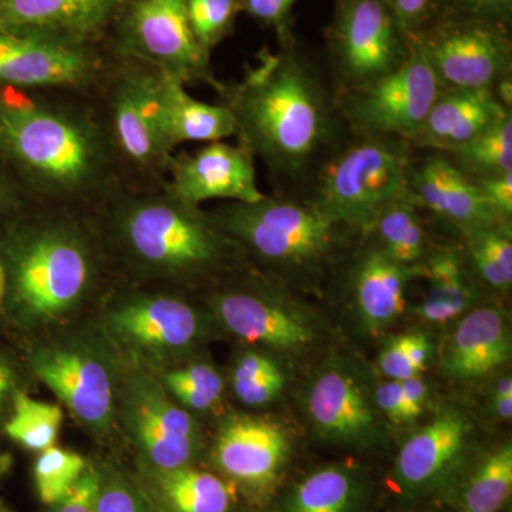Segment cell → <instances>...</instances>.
<instances>
[{"label":"cell","instance_id":"obj_34","mask_svg":"<svg viewBox=\"0 0 512 512\" xmlns=\"http://www.w3.org/2000/svg\"><path fill=\"white\" fill-rule=\"evenodd\" d=\"M512 491V447L498 448L481 461L463 494V512H498Z\"/></svg>","mask_w":512,"mask_h":512},{"label":"cell","instance_id":"obj_27","mask_svg":"<svg viewBox=\"0 0 512 512\" xmlns=\"http://www.w3.org/2000/svg\"><path fill=\"white\" fill-rule=\"evenodd\" d=\"M119 0H0V26L76 37L99 28Z\"/></svg>","mask_w":512,"mask_h":512},{"label":"cell","instance_id":"obj_12","mask_svg":"<svg viewBox=\"0 0 512 512\" xmlns=\"http://www.w3.org/2000/svg\"><path fill=\"white\" fill-rule=\"evenodd\" d=\"M207 309L218 328L252 345L299 352L316 339L312 316L259 279L228 282L210 292Z\"/></svg>","mask_w":512,"mask_h":512},{"label":"cell","instance_id":"obj_21","mask_svg":"<svg viewBox=\"0 0 512 512\" xmlns=\"http://www.w3.org/2000/svg\"><path fill=\"white\" fill-rule=\"evenodd\" d=\"M467 420L456 410L440 413L400 448L394 467L396 483L407 493H427L439 487L463 456Z\"/></svg>","mask_w":512,"mask_h":512},{"label":"cell","instance_id":"obj_32","mask_svg":"<svg viewBox=\"0 0 512 512\" xmlns=\"http://www.w3.org/2000/svg\"><path fill=\"white\" fill-rule=\"evenodd\" d=\"M359 487L350 471L328 467L306 477L293 490L286 512H355Z\"/></svg>","mask_w":512,"mask_h":512},{"label":"cell","instance_id":"obj_24","mask_svg":"<svg viewBox=\"0 0 512 512\" xmlns=\"http://www.w3.org/2000/svg\"><path fill=\"white\" fill-rule=\"evenodd\" d=\"M420 265H403L382 248L373 247L352 269V293L357 312L370 333L392 325L406 308V292Z\"/></svg>","mask_w":512,"mask_h":512},{"label":"cell","instance_id":"obj_14","mask_svg":"<svg viewBox=\"0 0 512 512\" xmlns=\"http://www.w3.org/2000/svg\"><path fill=\"white\" fill-rule=\"evenodd\" d=\"M107 127L117 160L138 173H167L174 151L161 126L160 73L153 67L114 77Z\"/></svg>","mask_w":512,"mask_h":512},{"label":"cell","instance_id":"obj_40","mask_svg":"<svg viewBox=\"0 0 512 512\" xmlns=\"http://www.w3.org/2000/svg\"><path fill=\"white\" fill-rule=\"evenodd\" d=\"M101 484V467L89 463L73 487L55 504L49 505V512H94Z\"/></svg>","mask_w":512,"mask_h":512},{"label":"cell","instance_id":"obj_15","mask_svg":"<svg viewBox=\"0 0 512 512\" xmlns=\"http://www.w3.org/2000/svg\"><path fill=\"white\" fill-rule=\"evenodd\" d=\"M96 79V63L76 37L0 26L2 86L84 90Z\"/></svg>","mask_w":512,"mask_h":512},{"label":"cell","instance_id":"obj_3","mask_svg":"<svg viewBox=\"0 0 512 512\" xmlns=\"http://www.w3.org/2000/svg\"><path fill=\"white\" fill-rule=\"evenodd\" d=\"M8 89L0 93V151L29 187L56 207L103 201L119 164L107 127L72 104Z\"/></svg>","mask_w":512,"mask_h":512},{"label":"cell","instance_id":"obj_36","mask_svg":"<svg viewBox=\"0 0 512 512\" xmlns=\"http://www.w3.org/2000/svg\"><path fill=\"white\" fill-rule=\"evenodd\" d=\"M433 346L423 333L394 336L380 352L377 365L390 380H406L420 376L429 363Z\"/></svg>","mask_w":512,"mask_h":512},{"label":"cell","instance_id":"obj_17","mask_svg":"<svg viewBox=\"0 0 512 512\" xmlns=\"http://www.w3.org/2000/svg\"><path fill=\"white\" fill-rule=\"evenodd\" d=\"M164 190L187 204L225 200L252 204L265 198L256 181L255 156L248 147L211 141L188 153L174 154Z\"/></svg>","mask_w":512,"mask_h":512},{"label":"cell","instance_id":"obj_9","mask_svg":"<svg viewBox=\"0 0 512 512\" xmlns=\"http://www.w3.org/2000/svg\"><path fill=\"white\" fill-rule=\"evenodd\" d=\"M117 430L143 470L195 466L204 447L197 417L175 402L153 373L130 362L120 384Z\"/></svg>","mask_w":512,"mask_h":512},{"label":"cell","instance_id":"obj_6","mask_svg":"<svg viewBox=\"0 0 512 512\" xmlns=\"http://www.w3.org/2000/svg\"><path fill=\"white\" fill-rule=\"evenodd\" d=\"M97 322L127 362L148 372L195 356L215 326L177 289L128 285L101 301Z\"/></svg>","mask_w":512,"mask_h":512},{"label":"cell","instance_id":"obj_20","mask_svg":"<svg viewBox=\"0 0 512 512\" xmlns=\"http://www.w3.org/2000/svg\"><path fill=\"white\" fill-rule=\"evenodd\" d=\"M409 190L420 208L463 234L503 221L485 204L476 181L447 154L430 151L419 161L413 157Z\"/></svg>","mask_w":512,"mask_h":512},{"label":"cell","instance_id":"obj_4","mask_svg":"<svg viewBox=\"0 0 512 512\" xmlns=\"http://www.w3.org/2000/svg\"><path fill=\"white\" fill-rule=\"evenodd\" d=\"M99 225L109 262L130 285L181 288L214 278L241 254L210 212L170 192L114 188Z\"/></svg>","mask_w":512,"mask_h":512},{"label":"cell","instance_id":"obj_51","mask_svg":"<svg viewBox=\"0 0 512 512\" xmlns=\"http://www.w3.org/2000/svg\"><path fill=\"white\" fill-rule=\"evenodd\" d=\"M0 470H2V464H0Z\"/></svg>","mask_w":512,"mask_h":512},{"label":"cell","instance_id":"obj_48","mask_svg":"<svg viewBox=\"0 0 512 512\" xmlns=\"http://www.w3.org/2000/svg\"><path fill=\"white\" fill-rule=\"evenodd\" d=\"M474 9H500L507 8L511 0H461Z\"/></svg>","mask_w":512,"mask_h":512},{"label":"cell","instance_id":"obj_39","mask_svg":"<svg viewBox=\"0 0 512 512\" xmlns=\"http://www.w3.org/2000/svg\"><path fill=\"white\" fill-rule=\"evenodd\" d=\"M282 373L281 367L265 353L256 350H245L239 353L231 370V387L235 397L239 399L242 394L256 384L265 382Z\"/></svg>","mask_w":512,"mask_h":512},{"label":"cell","instance_id":"obj_35","mask_svg":"<svg viewBox=\"0 0 512 512\" xmlns=\"http://www.w3.org/2000/svg\"><path fill=\"white\" fill-rule=\"evenodd\" d=\"M89 461L76 453L52 446L42 451L33 464V481L40 503L55 504L79 480Z\"/></svg>","mask_w":512,"mask_h":512},{"label":"cell","instance_id":"obj_7","mask_svg":"<svg viewBox=\"0 0 512 512\" xmlns=\"http://www.w3.org/2000/svg\"><path fill=\"white\" fill-rule=\"evenodd\" d=\"M212 220L262 265L279 274L308 275L328 264L343 227L309 200L268 197L252 204L229 202L210 211Z\"/></svg>","mask_w":512,"mask_h":512},{"label":"cell","instance_id":"obj_5","mask_svg":"<svg viewBox=\"0 0 512 512\" xmlns=\"http://www.w3.org/2000/svg\"><path fill=\"white\" fill-rule=\"evenodd\" d=\"M72 320L36 336L26 353L30 376L45 384L93 440L117 430V400L126 359L93 320Z\"/></svg>","mask_w":512,"mask_h":512},{"label":"cell","instance_id":"obj_47","mask_svg":"<svg viewBox=\"0 0 512 512\" xmlns=\"http://www.w3.org/2000/svg\"><path fill=\"white\" fill-rule=\"evenodd\" d=\"M494 413L500 419L511 420L512 417V394H501V396L491 397Z\"/></svg>","mask_w":512,"mask_h":512},{"label":"cell","instance_id":"obj_1","mask_svg":"<svg viewBox=\"0 0 512 512\" xmlns=\"http://www.w3.org/2000/svg\"><path fill=\"white\" fill-rule=\"evenodd\" d=\"M218 93L234 116L238 143L288 183L311 181L343 143L336 94L291 46L265 49L239 82L222 83Z\"/></svg>","mask_w":512,"mask_h":512},{"label":"cell","instance_id":"obj_2","mask_svg":"<svg viewBox=\"0 0 512 512\" xmlns=\"http://www.w3.org/2000/svg\"><path fill=\"white\" fill-rule=\"evenodd\" d=\"M3 308L33 338L82 318L109 264L99 224L52 205L10 229L0 245Z\"/></svg>","mask_w":512,"mask_h":512},{"label":"cell","instance_id":"obj_31","mask_svg":"<svg viewBox=\"0 0 512 512\" xmlns=\"http://www.w3.org/2000/svg\"><path fill=\"white\" fill-rule=\"evenodd\" d=\"M63 419L60 404L40 402L26 390H20L13 399L3 429L13 443L33 453H42L55 446Z\"/></svg>","mask_w":512,"mask_h":512},{"label":"cell","instance_id":"obj_43","mask_svg":"<svg viewBox=\"0 0 512 512\" xmlns=\"http://www.w3.org/2000/svg\"><path fill=\"white\" fill-rule=\"evenodd\" d=\"M399 20L404 32L416 35L426 22L431 8V0H383Z\"/></svg>","mask_w":512,"mask_h":512},{"label":"cell","instance_id":"obj_23","mask_svg":"<svg viewBox=\"0 0 512 512\" xmlns=\"http://www.w3.org/2000/svg\"><path fill=\"white\" fill-rule=\"evenodd\" d=\"M511 332L503 311L480 308L457 323L444 349L441 367L451 379H483L510 362Z\"/></svg>","mask_w":512,"mask_h":512},{"label":"cell","instance_id":"obj_44","mask_svg":"<svg viewBox=\"0 0 512 512\" xmlns=\"http://www.w3.org/2000/svg\"><path fill=\"white\" fill-rule=\"evenodd\" d=\"M22 376L12 356L0 349V419H6L16 394L25 390Z\"/></svg>","mask_w":512,"mask_h":512},{"label":"cell","instance_id":"obj_33","mask_svg":"<svg viewBox=\"0 0 512 512\" xmlns=\"http://www.w3.org/2000/svg\"><path fill=\"white\" fill-rule=\"evenodd\" d=\"M473 180L512 171V114L447 154Z\"/></svg>","mask_w":512,"mask_h":512},{"label":"cell","instance_id":"obj_13","mask_svg":"<svg viewBox=\"0 0 512 512\" xmlns=\"http://www.w3.org/2000/svg\"><path fill=\"white\" fill-rule=\"evenodd\" d=\"M413 39L443 90L495 92L500 83L511 79L510 40L487 20H451L429 35Z\"/></svg>","mask_w":512,"mask_h":512},{"label":"cell","instance_id":"obj_8","mask_svg":"<svg viewBox=\"0 0 512 512\" xmlns=\"http://www.w3.org/2000/svg\"><path fill=\"white\" fill-rule=\"evenodd\" d=\"M413 157L412 144L402 138L353 136L319 165L308 200L343 227L367 235L377 215L410 192Z\"/></svg>","mask_w":512,"mask_h":512},{"label":"cell","instance_id":"obj_25","mask_svg":"<svg viewBox=\"0 0 512 512\" xmlns=\"http://www.w3.org/2000/svg\"><path fill=\"white\" fill-rule=\"evenodd\" d=\"M137 480L151 512H229L232 484L195 466L175 470H143Z\"/></svg>","mask_w":512,"mask_h":512},{"label":"cell","instance_id":"obj_45","mask_svg":"<svg viewBox=\"0 0 512 512\" xmlns=\"http://www.w3.org/2000/svg\"><path fill=\"white\" fill-rule=\"evenodd\" d=\"M295 2L296 0H242V8L261 22L282 28Z\"/></svg>","mask_w":512,"mask_h":512},{"label":"cell","instance_id":"obj_38","mask_svg":"<svg viewBox=\"0 0 512 512\" xmlns=\"http://www.w3.org/2000/svg\"><path fill=\"white\" fill-rule=\"evenodd\" d=\"M94 512H151V507L137 477L103 466Z\"/></svg>","mask_w":512,"mask_h":512},{"label":"cell","instance_id":"obj_46","mask_svg":"<svg viewBox=\"0 0 512 512\" xmlns=\"http://www.w3.org/2000/svg\"><path fill=\"white\" fill-rule=\"evenodd\" d=\"M18 205V197L16 192L10 185L8 178L3 174L0 168V215L5 214L6 211L13 210Z\"/></svg>","mask_w":512,"mask_h":512},{"label":"cell","instance_id":"obj_22","mask_svg":"<svg viewBox=\"0 0 512 512\" xmlns=\"http://www.w3.org/2000/svg\"><path fill=\"white\" fill-rule=\"evenodd\" d=\"M510 113L493 90H443L410 144L448 154Z\"/></svg>","mask_w":512,"mask_h":512},{"label":"cell","instance_id":"obj_30","mask_svg":"<svg viewBox=\"0 0 512 512\" xmlns=\"http://www.w3.org/2000/svg\"><path fill=\"white\" fill-rule=\"evenodd\" d=\"M161 386L187 412L208 413L221 403L225 383L217 367L192 356L154 370Z\"/></svg>","mask_w":512,"mask_h":512},{"label":"cell","instance_id":"obj_10","mask_svg":"<svg viewBox=\"0 0 512 512\" xmlns=\"http://www.w3.org/2000/svg\"><path fill=\"white\" fill-rule=\"evenodd\" d=\"M396 70L375 82L336 93L340 116L349 133L412 141L443 87L419 43Z\"/></svg>","mask_w":512,"mask_h":512},{"label":"cell","instance_id":"obj_26","mask_svg":"<svg viewBox=\"0 0 512 512\" xmlns=\"http://www.w3.org/2000/svg\"><path fill=\"white\" fill-rule=\"evenodd\" d=\"M160 73V114L165 140L171 150L185 143H211L235 136L234 116L225 104L194 99L185 84Z\"/></svg>","mask_w":512,"mask_h":512},{"label":"cell","instance_id":"obj_16","mask_svg":"<svg viewBox=\"0 0 512 512\" xmlns=\"http://www.w3.org/2000/svg\"><path fill=\"white\" fill-rule=\"evenodd\" d=\"M127 47L158 72L184 84L205 83L220 90L210 55L192 32L187 0H137L128 16Z\"/></svg>","mask_w":512,"mask_h":512},{"label":"cell","instance_id":"obj_18","mask_svg":"<svg viewBox=\"0 0 512 512\" xmlns=\"http://www.w3.org/2000/svg\"><path fill=\"white\" fill-rule=\"evenodd\" d=\"M289 454L288 436L278 424L232 414L218 426L212 461L229 483L252 495L271 490Z\"/></svg>","mask_w":512,"mask_h":512},{"label":"cell","instance_id":"obj_37","mask_svg":"<svg viewBox=\"0 0 512 512\" xmlns=\"http://www.w3.org/2000/svg\"><path fill=\"white\" fill-rule=\"evenodd\" d=\"M238 9L237 0H187L192 32L208 55L231 29Z\"/></svg>","mask_w":512,"mask_h":512},{"label":"cell","instance_id":"obj_11","mask_svg":"<svg viewBox=\"0 0 512 512\" xmlns=\"http://www.w3.org/2000/svg\"><path fill=\"white\" fill-rule=\"evenodd\" d=\"M412 39L383 0H340L330 29L339 92L375 82L409 56Z\"/></svg>","mask_w":512,"mask_h":512},{"label":"cell","instance_id":"obj_41","mask_svg":"<svg viewBox=\"0 0 512 512\" xmlns=\"http://www.w3.org/2000/svg\"><path fill=\"white\" fill-rule=\"evenodd\" d=\"M375 403L377 409L394 423H412L420 417L407 400L402 380H389L380 384L376 390Z\"/></svg>","mask_w":512,"mask_h":512},{"label":"cell","instance_id":"obj_50","mask_svg":"<svg viewBox=\"0 0 512 512\" xmlns=\"http://www.w3.org/2000/svg\"><path fill=\"white\" fill-rule=\"evenodd\" d=\"M0 512H12L5 504L2 503V500H0Z\"/></svg>","mask_w":512,"mask_h":512},{"label":"cell","instance_id":"obj_42","mask_svg":"<svg viewBox=\"0 0 512 512\" xmlns=\"http://www.w3.org/2000/svg\"><path fill=\"white\" fill-rule=\"evenodd\" d=\"M478 190L483 195L495 217L503 221H510L512 215V171L494 177L478 178Z\"/></svg>","mask_w":512,"mask_h":512},{"label":"cell","instance_id":"obj_29","mask_svg":"<svg viewBox=\"0 0 512 512\" xmlns=\"http://www.w3.org/2000/svg\"><path fill=\"white\" fill-rule=\"evenodd\" d=\"M419 208L412 192H407L377 215L369 232L379 238L377 247L403 265H420L427 255V235Z\"/></svg>","mask_w":512,"mask_h":512},{"label":"cell","instance_id":"obj_19","mask_svg":"<svg viewBox=\"0 0 512 512\" xmlns=\"http://www.w3.org/2000/svg\"><path fill=\"white\" fill-rule=\"evenodd\" d=\"M313 429L323 440L346 446H370L380 436L375 409L359 377L348 366L323 367L306 394Z\"/></svg>","mask_w":512,"mask_h":512},{"label":"cell","instance_id":"obj_28","mask_svg":"<svg viewBox=\"0 0 512 512\" xmlns=\"http://www.w3.org/2000/svg\"><path fill=\"white\" fill-rule=\"evenodd\" d=\"M420 275L426 278L427 291L414 312L426 322H450L466 313L476 301V286L456 249L433 252L427 261L421 262Z\"/></svg>","mask_w":512,"mask_h":512},{"label":"cell","instance_id":"obj_49","mask_svg":"<svg viewBox=\"0 0 512 512\" xmlns=\"http://www.w3.org/2000/svg\"><path fill=\"white\" fill-rule=\"evenodd\" d=\"M6 295V275L5 269H3L2 262H0V309L3 308V302H5Z\"/></svg>","mask_w":512,"mask_h":512}]
</instances>
